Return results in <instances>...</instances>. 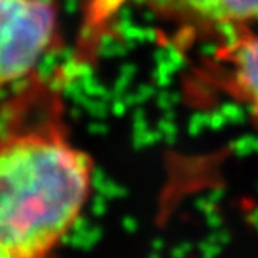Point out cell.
<instances>
[{"mask_svg": "<svg viewBox=\"0 0 258 258\" xmlns=\"http://www.w3.org/2000/svg\"><path fill=\"white\" fill-rule=\"evenodd\" d=\"M64 47L56 0H0V98L17 92Z\"/></svg>", "mask_w": 258, "mask_h": 258, "instance_id": "7a4b0ae2", "label": "cell"}, {"mask_svg": "<svg viewBox=\"0 0 258 258\" xmlns=\"http://www.w3.org/2000/svg\"><path fill=\"white\" fill-rule=\"evenodd\" d=\"M157 19L193 31L241 28L258 17V0H146Z\"/></svg>", "mask_w": 258, "mask_h": 258, "instance_id": "3957f363", "label": "cell"}, {"mask_svg": "<svg viewBox=\"0 0 258 258\" xmlns=\"http://www.w3.org/2000/svg\"><path fill=\"white\" fill-rule=\"evenodd\" d=\"M219 86L241 103L258 127V34L246 27L233 30L230 41L213 54Z\"/></svg>", "mask_w": 258, "mask_h": 258, "instance_id": "277c9868", "label": "cell"}, {"mask_svg": "<svg viewBox=\"0 0 258 258\" xmlns=\"http://www.w3.org/2000/svg\"><path fill=\"white\" fill-rule=\"evenodd\" d=\"M0 258H19V256H16V255H13V253H10L5 249L0 247Z\"/></svg>", "mask_w": 258, "mask_h": 258, "instance_id": "5b68a950", "label": "cell"}, {"mask_svg": "<svg viewBox=\"0 0 258 258\" xmlns=\"http://www.w3.org/2000/svg\"><path fill=\"white\" fill-rule=\"evenodd\" d=\"M94 160L72 140L54 80L34 77L0 123V247L47 258L90 196Z\"/></svg>", "mask_w": 258, "mask_h": 258, "instance_id": "6da1fadb", "label": "cell"}]
</instances>
